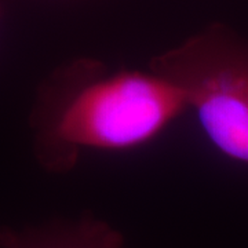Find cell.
<instances>
[{"mask_svg": "<svg viewBox=\"0 0 248 248\" xmlns=\"http://www.w3.org/2000/svg\"><path fill=\"white\" fill-rule=\"evenodd\" d=\"M148 69L177 87L217 151L248 166V35L211 24Z\"/></svg>", "mask_w": 248, "mask_h": 248, "instance_id": "7a4b0ae2", "label": "cell"}, {"mask_svg": "<svg viewBox=\"0 0 248 248\" xmlns=\"http://www.w3.org/2000/svg\"><path fill=\"white\" fill-rule=\"evenodd\" d=\"M0 248H124L123 234L105 221L83 215L24 231L0 229Z\"/></svg>", "mask_w": 248, "mask_h": 248, "instance_id": "3957f363", "label": "cell"}, {"mask_svg": "<svg viewBox=\"0 0 248 248\" xmlns=\"http://www.w3.org/2000/svg\"><path fill=\"white\" fill-rule=\"evenodd\" d=\"M186 112L177 87L151 69L110 71L93 60L75 61L37 90L29 117L33 156L46 171L65 174L84 149H138Z\"/></svg>", "mask_w": 248, "mask_h": 248, "instance_id": "6da1fadb", "label": "cell"}]
</instances>
